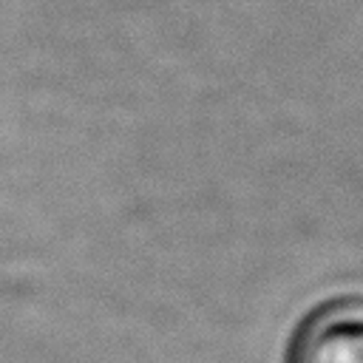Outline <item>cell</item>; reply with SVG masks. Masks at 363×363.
<instances>
[{"label":"cell","mask_w":363,"mask_h":363,"mask_svg":"<svg viewBox=\"0 0 363 363\" xmlns=\"http://www.w3.org/2000/svg\"><path fill=\"white\" fill-rule=\"evenodd\" d=\"M286 363H363V295L318 306L295 332Z\"/></svg>","instance_id":"1"}]
</instances>
